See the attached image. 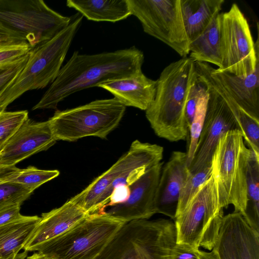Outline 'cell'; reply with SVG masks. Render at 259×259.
<instances>
[{"mask_svg": "<svg viewBox=\"0 0 259 259\" xmlns=\"http://www.w3.org/2000/svg\"><path fill=\"white\" fill-rule=\"evenodd\" d=\"M144 61L143 52L134 46L92 55L75 51L32 110L55 109L73 93L135 75L142 71Z\"/></svg>", "mask_w": 259, "mask_h": 259, "instance_id": "1", "label": "cell"}, {"mask_svg": "<svg viewBox=\"0 0 259 259\" xmlns=\"http://www.w3.org/2000/svg\"><path fill=\"white\" fill-rule=\"evenodd\" d=\"M195 74V61L187 57L171 63L161 72L156 80L154 99L145 111L158 137L170 142L184 140L187 137L185 108Z\"/></svg>", "mask_w": 259, "mask_h": 259, "instance_id": "2", "label": "cell"}, {"mask_svg": "<svg viewBox=\"0 0 259 259\" xmlns=\"http://www.w3.org/2000/svg\"><path fill=\"white\" fill-rule=\"evenodd\" d=\"M83 16L71 17L68 25L51 38L42 41L29 52L27 63L0 96V112L25 92L41 89L57 78Z\"/></svg>", "mask_w": 259, "mask_h": 259, "instance_id": "3", "label": "cell"}, {"mask_svg": "<svg viewBox=\"0 0 259 259\" xmlns=\"http://www.w3.org/2000/svg\"><path fill=\"white\" fill-rule=\"evenodd\" d=\"M177 242L170 220H139L124 224L94 259H170Z\"/></svg>", "mask_w": 259, "mask_h": 259, "instance_id": "4", "label": "cell"}, {"mask_svg": "<svg viewBox=\"0 0 259 259\" xmlns=\"http://www.w3.org/2000/svg\"><path fill=\"white\" fill-rule=\"evenodd\" d=\"M163 154L162 146L136 140L108 169L70 199L89 214L104 211L111 196V184L116 179L120 177L123 181L131 183L160 162Z\"/></svg>", "mask_w": 259, "mask_h": 259, "instance_id": "5", "label": "cell"}, {"mask_svg": "<svg viewBox=\"0 0 259 259\" xmlns=\"http://www.w3.org/2000/svg\"><path fill=\"white\" fill-rule=\"evenodd\" d=\"M250 149L239 130L228 131L220 139L211 159L221 206L232 204L243 215L246 205V170Z\"/></svg>", "mask_w": 259, "mask_h": 259, "instance_id": "6", "label": "cell"}, {"mask_svg": "<svg viewBox=\"0 0 259 259\" xmlns=\"http://www.w3.org/2000/svg\"><path fill=\"white\" fill-rule=\"evenodd\" d=\"M126 223L105 211L90 214L36 251L52 259H94Z\"/></svg>", "mask_w": 259, "mask_h": 259, "instance_id": "7", "label": "cell"}, {"mask_svg": "<svg viewBox=\"0 0 259 259\" xmlns=\"http://www.w3.org/2000/svg\"><path fill=\"white\" fill-rule=\"evenodd\" d=\"M126 107L115 98L96 100L56 110L48 122L56 141H76L87 137L106 139L119 125Z\"/></svg>", "mask_w": 259, "mask_h": 259, "instance_id": "8", "label": "cell"}, {"mask_svg": "<svg viewBox=\"0 0 259 259\" xmlns=\"http://www.w3.org/2000/svg\"><path fill=\"white\" fill-rule=\"evenodd\" d=\"M212 175L175 219L178 244L211 250L224 217Z\"/></svg>", "mask_w": 259, "mask_h": 259, "instance_id": "9", "label": "cell"}, {"mask_svg": "<svg viewBox=\"0 0 259 259\" xmlns=\"http://www.w3.org/2000/svg\"><path fill=\"white\" fill-rule=\"evenodd\" d=\"M71 20L42 0H0V24L23 36L32 48L53 37Z\"/></svg>", "mask_w": 259, "mask_h": 259, "instance_id": "10", "label": "cell"}, {"mask_svg": "<svg viewBox=\"0 0 259 259\" xmlns=\"http://www.w3.org/2000/svg\"><path fill=\"white\" fill-rule=\"evenodd\" d=\"M222 65L219 71L237 76L251 73L259 63L258 23L254 42L249 24L236 4L220 13Z\"/></svg>", "mask_w": 259, "mask_h": 259, "instance_id": "11", "label": "cell"}, {"mask_svg": "<svg viewBox=\"0 0 259 259\" xmlns=\"http://www.w3.org/2000/svg\"><path fill=\"white\" fill-rule=\"evenodd\" d=\"M132 15L144 31L162 41L180 56L189 54V40L182 17L181 0H127Z\"/></svg>", "mask_w": 259, "mask_h": 259, "instance_id": "12", "label": "cell"}, {"mask_svg": "<svg viewBox=\"0 0 259 259\" xmlns=\"http://www.w3.org/2000/svg\"><path fill=\"white\" fill-rule=\"evenodd\" d=\"M200 78L207 87L208 98L203 126L188 167L192 174L211 166L212 156L221 137L228 131L239 130L236 120L224 100Z\"/></svg>", "mask_w": 259, "mask_h": 259, "instance_id": "13", "label": "cell"}, {"mask_svg": "<svg viewBox=\"0 0 259 259\" xmlns=\"http://www.w3.org/2000/svg\"><path fill=\"white\" fill-rule=\"evenodd\" d=\"M199 252L202 259H259V232L234 211L224 216L212 250Z\"/></svg>", "mask_w": 259, "mask_h": 259, "instance_id": "14", "label": "cell"}, {"mask_svg": "<svg viewBox=\"0 0 259 259\" xmlns=\"http://www.w3.org/2000/svg\"><path fill=\"white\" fill-rule=\"evenodd\" d=\"M163 162L149 168L129 185L130 194L125 201L111 206L108 214L126 223L148 220L156 213L155 198Z\"/></svg>", "mask_w": 259, "mask_h": 259, "instance_id": "15", "label": "cell"}, {"mask_svg": "<svg viewBox=\"0 0 259 259\" xmlns=\"http://www.w3.org/2000/svg\"><path fill=\"white\" fill-rule=\"evenodd\" d=\"M48 121L27 119L0 148V167H11L32 154L45 151L55 144Z\"/></svg>", "mask_w": 259, "mask_h": 259, "instance_id": "16", "label": "cell"}, {"mask_svg": "<svg viewBox=\"0 0 259 259\" xmlns=\"http://www.w3.org/2000/svg\"><path fill=\"white\" fill-rule=\"evenodd\" d=\"M190 174L186 152L173 151L162 167L155 198L156 213L175 219L181 192Z\"/></svg>", "mask_w": 259, "mask_h": 259, "instance_id": "17", "label": "cell"}, {"mask_svg": "<svg viewBox=\"0 0 259 259\" xmlns=\"http://www.w3.org/2000/svg\"><path fill=\"white\" fill-rule=\"evenodd\" d=\"M89 214L70 199L59 207L42 213L24 247V251H36L40 245L67 232Z\"/></svg>", "mask_w": 259, "mask_h": 259, "instance_id": "18", "label": "cell"}, {"mask_svg": "<svg viewBox=\"0 0 259 259\" xmlns=\"http://www.w3.org/2000/svg\"><path fill=\"white\" fill-rule=\"evenodd\" d=\"M124 106L146 111L152 104L156 93V80L147 77L142 71L132 76L100 84Z\"/></svg>", "mask_w": 259, "mask_h": 259, "instance_id": "19", "label": "cell"}, {"mask_svg": "<svg viewBox=\"0 0 259 259\" xmlns=\"http://www.w3.org/2000/svg\"><path fill=\"white\" fill-rule=\"evenodd\" d=\"M211 71L237 104L259 121V63L254 70L245 77L219 71L212 67Z\"/></svg>", "mask_w": 259, "mask_h": 259, "instance_id": "20", "label": "cell"}, {"mask_svg": "<svg viewBox=\"0 0 259 259\" xmlns=\"http://www.w3.org/2000/svg\"><path fill=\"white\" fill-rule=\"evenodd\" d=\"M211 67L206 63L199 62L196 64L198 75L224 100L236 120L244 141L247 144L249 149L259 156V121L249 115L237 104L220 81L213 74Z\"/></svg>", "mask_w": 259, "mask_h": 259, "instance_id": "21", "label": "cell"}, {"mask_svg": "<svg viewBox=\"0 0 259 259\" xmlns=\"http://www.w3.org/2000/svg\"><path fill=\"white\" fill-rule=\"evenodd\" d=\"M224 3V0H181L182 17L190 42L220 13Z\"/></svg>", "mask_w": 259, "mask_h": 259, "instance_id": "22", "label": "cell"}, {"mask_svg": "<svg viewBox=\"0 0 259 259\" xmlns=\"http://www.w3.org/2000/svg\"><path fill=\"white\" fill-rule=\"evenodd\" d=\"M40 217L24 216L0 226V259H23L20 251L32 235Z\"/></svg>", "mask_w": 259, "mask_h": 259, "instance_id": "23", "label": "cell"}, {"mask_svg": "<svg viewBox=\"0 0 259 259\" xmlns=\"http://www.w3.org/2000/svg\"><path fill=\"white\" fill-rule=\"evenodd\" d=\"M66 6L96 22H116L132 15L127 0H67Z\"/></svg>", "mask_w": 259, "mask_h": 259, "instance_id": "24", "label": "cell"}, {"mask_svg": "<svg viewBox=\"0 0 259 259\" xmlns=\"http://www.w3.org/2000/svg\"><path fill=\"white\" fill-rule=\"evenodd\" d=\"M190 57L195 62L211 63L220 68L222 65L221 52L220 13L189 47Z\"/></svg>", "mask_w": 259, "mask_h": 259, "instance_id": "25", "label": "cell"}, {"mask_svg": "<svg viewBox=\"0 0 259 259\" xmlns=\"http://www.w3.org/2000/svg\"><path fill=\"white\" fill-rule=\"evenodd\" d=\"M259 232V156L250 150L246 170V205L242 215Z\"/></svg>", "mask_w": 259, "mask_h": 259, "instance_id": "26", "label": "cell"}, {"mask_svg": "<svg viewBox=\"0 0 259 259\" xmlns=\"http://www.w3.org/2000/svg\"><path fill=\"white\" fill-rule=\"evenodd\" d=\"M58 170H42L30 166L26 168L16 167L9 175L7 181L17 183L33 189L59 175Z\"/></svg>", "mask_w": 259, "mask_h": 259, "instance_id": "27", "label": "cell"}, {"mask_svg": "<svg viewBox=\"0 0 259 259\" xmlns=\"http://www.w3.org/2000/svg\"><path fill=\"white\" fill-rule=\"evenodd\" d=\"M208 98V89L199 98L195 114L189 127V142L186 153L187 165L191 164L196 152L197 143L203 126Z\"/></svg>", "mask_w": 259, "mask_h": 259, "instance_id": "28", "label": "cell"}, {"mask_svg": "<svg viewBox=\"0 0 259 259\" xmlns=\"http://www.w3.org/2000/svg\"><path fill=\"white\" fill-rule=\"evenodd\" d=\"M211 175V165L196 172L191 173L181 192L176 217L182 212L200 187Z\"/></svg>", "mask_w": 259, "mask_h": 259, "instance_id": "29", "label": "cell"}, {"mask_svg": "<svg viewBox=\"0 0 259 259\" xmlns=\"http://www.w3.org/2000/svg\"><path fill=\"white\" fill-rule=\"evenodd\" d=\"M28 118L26 110L0 112V148Z\"/></svg>", "mask_w": 259, "mask_h": 259, "instance_id": "30", "label": "cell"}, {"mask_svg": "<svg viewBox=\"0 0 259 259\" xmlns=\"http://www.w3.org/2000/svg\"><path fill=\"white\" fill-rule=\"evenodd\" d=\"M34 190L21 185L3 181L0 183V206L20 204L27 199Z\"/></svg>", "mask_w": 259, "mask_h": 259, "instance_id": "31", "label": "cell"}, {"mask_svg": "<svg viewBox=\"0 0 259 259\" xmlns=\"http://www.w3.org/2000/svg\"><path fill=\"white\" fill-rule=\"evenodd\" d=\"M29 54V52L15 61L0 65V96L24 68Z\"/></svg>", "mask_w": 259, "mask_h": 259, "instance_id": "32", "label": "cell"}, {"mask_svg": "<svg viewBox=\"0 0 259 259\" xmlns=\"http://www.w3.org/2000/svg\"><path fill=\"white\" fill-rule=\"evenodd\" d=\"M31 48L27 42L0 46V65L23 57L30 52Z\"/></svg>", "mask_w": 259, "mask_h": 259, "instance_id": "33", "label": "cell"}, {"mask_svg": "<svg viewBox=\"0 0 259 259\" xmlns=\"http://www.w3.org/2000/svg\"><path fill=\"white\" fill-rule=\"evenodd\" d=\"M199 248L187 244L176 243L171 251L170 259H202Z\"/></svg>", "mask_w": 259, "mask_h": 259, "instance_id": "34", "label": "cell"}, {"mask_svg": "<svg viewBox=\"0 0 259 259\" xmlns=\"http://www.w3.org/2000/svg\"><path fill=\"white\" fill-rule=\"evenodd\" d=\"M20 204H13L0 206V226L18 220L22 217Z\"/></svg>", "mask_w": 259, "mask_h": 259, "instance_id": "35", "label": "cell"}, {"mask_svg": "<svg viewBox=\"0 0 259 259\" xmlns=\"http://www.w3.org/2000/svg\"><path fill=\"white\" fill-rule=\"evenodd\" d=\"M26 42L27 41L23 36L0 24V46Z\"/></svg>", "mask_w": 259, "mask_h": 259, "instance_id": "36", "label": "cell"}, {"mask_svg": "<svg viewBox=\"0 0 259 259\" xmlns=\"http://www.w3.org/2000/svg\"><path fill=\"white\" fill-rule=\"evenodd\" d=\"M129 194L128 185H121L116 187L112 191L106 207L124 202L127 199Z\"/></svg>", "mask_w": 259, "mask_h": 259, "instance_id": "37", "label": "cell"}, {"mask_svg": "<svg viewBox=\"0 0 259 259\" xmlns=\"http://www.w3.org/2000/svg\"><path fill=\"white\" fill-rule=\"evenodd\" d=\"M15 167V166L11 167H0V183L3 181H6L10 174Z\"/></svg>", "mask_w": 259, "mask_h": 259, "instance_id": "38", "label": "cell"}, {"mask_svg": "<svg viewBox=\"0 0 259 259\" xmlns=\"http://www.w3.org/2000/svg\"><path fill=\"white\" fill-rule=\"evenodd\" d=\"M26 259H52L40 252H37L28 256Z\"/></svg>", "mask_w": 259, "mask_h": 259, "instance_id": "39", "label": "cell"}]
</instances>
